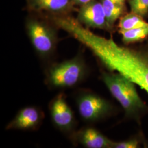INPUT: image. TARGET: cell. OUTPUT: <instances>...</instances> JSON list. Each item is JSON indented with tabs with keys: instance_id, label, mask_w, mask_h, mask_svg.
Masks as SVG:
<instances>
[{
	"instance_id": "cell-1",
	"label": "cell",
	"mask_w": 148,
	"mask_h": 148,
	"mask_svg": "<svg viewBox=\"0 0 148 148\" xmlns=\"http://www.w3.org/2000/svg\"><path fill=\"white\" fill-rule=\"evenodd\" d=\"M79 41L109 71L123 75L148 93V45L141 49L125 47L89 29L82 32Z\"/></svg>"
},
{
	"instance_id": "cell-2",
	"label": "cell",
	"mask_w": 148,
	"mask_h": 148,
	"mask_svg": "<svg viewBox=\"0 0 148 148\" xmlns=\"http://www.w3.org/2000/svg\"><path fill=\"white\" fill-rule=\"evenodd\" d=\"M88 73L85 59L79 53L62 62L48 64L45 70V82L51 88L68 89L82 83Z\"/></svg>"
},
{
	"instance_id": "cell-3",
	"label": "cell",
	"mask_w": 148,
	"mask_h": 148,
	"mask_svg": "<svg viewBox=\"0 0 148 148\" xmlns=\"http://www.w3.org/2000/svg\"><path fill=\"white\" fill-rule=\"evenodd\" d=\"M101 77L111 95L124 109L126 116H133L145 109V104L136 89V84L132 81L117 73H103Z\"/></svg>"
},
{
	"instance_id": "cell-4",
	"label": "cell",
	"mask_w": 148,
	"mask_h": 148,
	"mask_svg": "<svg viewBox=\"0 0 148 148\" xmlns=\"http://www.w3.org/2000/svg\"><path fill=\"white\" fill-rule=\"evenodd\" d=\"M26 30L38 57L50 63L58 41L56 29L46 21L31 18L26 23Z\"/></svg>"
},
{
	"instance_id": "cell-5",
	"label": "cell",
	"mask_w": 148,
	"mask_h": 148,
	"mask_svg": "<svg viewBox=\"0 0 148 148\" xmlns=\"http://www.w3.org/2000/svg\"><path fill=\"white\" fill-rule=\"evenodd\" d=\"M75 99L79 116L85 122L99 121L108 116L112 110L108 101L90 90L79 92Z\"/></svg>"
},
{
	"instance_id": "cell-6",
	"label": "cell",
	"mask_w": 148,
	"mask_h": 148,
	"mask_svg": "<svg viewBox=\"0 0 148 148\" xmlns=\"http://www.w3.org/2000/svg\"><path fill=\"white\" fill-rule=\"evenodd\" d=\"M49 111L54 126L69 137L76 131V119L63 93L54 97L49 104Z\"/></svg>"
},
{
	"instance_id": "cell-7",
	"label": "cell",
	"mask_w": 148,
	"mask_h": 148,
	"mask_svg": "<svg viewBox=\"0 0 148 148\" xmlns=\"http://www.w3.org/2000/svg\"><path fill=\"white\" fill-rule=\"evenodd\" d=\"M77 21L87 28L98 29L108 32H111L113 29L107 21L100 1L92 0L81 5L79 11Z\"/></svg>"
},
{
	"instance_id": "cell-8",
	"label": "cell",
	"mask_w": 148,
	"mask_h": 148,
	"mask_svg": "<svg viewBox=\"0 0 148 148\" xmlns=\"http://www.w3.org/2000/svg\"><path fill=\"white\" fill-rule=\"evenodd\" d=\"M42 110L36 106H27L16 113L6 126V130L35 131L40 127L44 119Z\"/></svg>"
},
{
	"instance_id": "cell-9",
	"label": "cell",
	"mask_w": 148,
	"mask_h": 148,
	"mask_svg": "<svg viewBox=\"0 0 148 148\" xmlns=\"http://www.w3.org/2000/svg\"><path fill=\"white\" fill-rule=\"evenodd\" d=\"M69 137L74 143L87 148H111L112 142L98 130L91 127L76 130Z\"/></svg>"
},
{
	"instance_id": "cell-10",
	"label": "cell",
	"mask_w": 148,
	"mask_h": 148,
	"mask_svg": "<svg viewBox=\"0 0 148 148\" xmlns=\"http://www.w3.org/2000/svg\"><path fill=\"white\" fill-rule=\"evenodd\" d=\"M29 8L34 11H47L64 14L72 9L75 5L73 0H27Z\"/></svg>"
},
{
	"instance_id": "cell-11",
	"label": "cell",
	"mask_w": 148,
	"mask_h": 148,
	"mask_svg": "<svg viewBox=\"0 0 148 148\" xmlns=\"http://www.w3.org/2000/svg\"><path fill=\"white\" fill-rule=\"evenodd\" d=\"M103 7L106 20L113 28L115 21L123 15L126 8L117 5L111 0H99Z\"/></svg>"
},
{
	"instance_id": "cell-12",
	"label": "cell",
	"mask_w": 148,
	"mask_h": 148,
	"mask_svg": "<svg viewBox=\"0 0 148 148\" xmlns=\"http://www.w3.org/2000/svg\"><path fill=\"white\" fill-rule=\"evenodd\" d=\"M147 25L148 22L144 21L142 16L131 12L120 18L118 27L119 30H126Z\"/></svg>"
},
{
	"instance_id": "cell-13",
	"label": "cell",
	"mask_w": 148,
	"mask_h": 148,
	"mask_svg": "<svg viewBox=\"0 0 148 148\" xmlns=\"http://www.w3.org/2000/svg\"><path fill=\"white\" fill-rule=\"evenodd\" d=\"M122 40L125 44L137 42L148 37V25L126 30H119Z\"/></svg>"
},
{
	"instance_id": "cell-14",
	"label": "cell",
	"mask_w": 148,
	"mask_h": 148,
	"mask_svg": "<svg viewBox=\"0 0 148 148\" xmlns=\"http://www.w3.org/2000/svg\"><path fill=\"white\" fill-rule=\"evenodd\" d=\"M131 12L144 18L148 14V0H128Z\"/></svg>"
},
{
	"instance_id": "cell-15",
	"label": "cell",
	"mask_w": 148,
	"mask_h": 148,
	"mask_svg": "<svg viewBox=\"0 0 148 148\" xmlns=\"http://www.w3.org/2000/svg\"><path fill=\"white\" fill-rule=\"evenodd\" d=\"M139 142L136 139H131L122 142H113L111 148H136L139 146Z\"/></svg>"
},
{
	"instance_id": "cell-16",
	"label": "cell",
	"mask_w": 148,
	"mask_h": 148,
	"mask_svg": "<svg viewBox=\"0 0 148 148\" xmlns=\"http://www.w3.org/2000/svg\"><path fill=\"white\" fill-rule=\"evenodd\" d=\"M92 0H73V3L75 5H84L85 4L88 3Z\"/></svg>"
},
{
	"instance_id": "cell-17",
	"label": "cell",
	"mask_w": 148,
	"mask_h": 148,
	"mask_svg": "<svg viewBox=\"0 0 148 148\" xmlns=\"http://www.w3.org/2000/svg\"><path fill=\"white\" fill-rule=\"evenodd\" d=\"M113 2L117 5H120L123 8H126V0H111Z\"/></svg>"
}]
</instances>
